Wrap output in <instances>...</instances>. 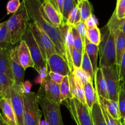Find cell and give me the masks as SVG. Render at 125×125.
Listing matches in <instances>:
<instances>
[{
    "mask_svg": "<svg viewBox=\"0 0 125 125\" xmlns=\"http://www.w3.org/2000/svg\"><path fill=\"white\" fill-rule=\"evenodd\" d=\"M47 67L49 72H55L63 76H68L72 72L65 60L57 53L52 54L49 57Z\"/></svg>",
    "mask_w": 125,
    "mask_h": 125,
    "instance_id": "cell-12",
    "label": "cell"
},
{
    "mask_svg": "<svg viewBox=\"0 0 125 125\" xmlns=\"http://www.w3.org/2000/svg\"><path fill=\"white\" fill-rule=\"evenodd\" d=\"M12 48L0 49V73L13 79L10 62V50Z\"/></svg>",
    "mask_w": 125,
    "mask_h": 125,
    "instance_id": "cell-17",
    "label": "cell"
},
{
    "mask_svg": "<svg viewBox=\"0 0 125 125\" xmlns=\"http://www.w3.org/2000/svg\"><path fill=\"white\" fill-rule=\"evenodd\" d=\"M70 87V92L73 98L79 100L81 103L86 105L84 85L74 72H71L68 75Z\"/></svg>",
    "mask_w": 125,
    "mask_h": 125,
    "instance_id": "cell-15",
    "label": "cell"
},
{
    "mask_svg": "<svg viewBox=\"0 0 125 125\" xmlns=\"http://www.w3.org/2000/svg\"><path fill=\"white\" fill-rule=\"evenodd\" d=\"M81 21V15L80 8L79 5L78 4L70 13L66 23L72 26H76Z\"/></svg>",
    "mask_w": 125,
    "mask_h": 125,
    "instance_id": "cell-30",
    "label": "cell"
},
{
    "mask_svg": "<svg viewBox=\"0 0 125 125\" xmlns=\"http://www.w3.org/2000/svg\"><path fill=\"white\" fill-rule=\"evenodd\" d=\"M60 92H61V100L62 104L66 100L72 99L73 98L70 92L68 76H65L62 82L60 84Z\"/></svg>",
    "mask_w": 125,
    "mask_h": 125,
    "instance_id": "cell-25",
    "label": "cell"
},
{
    "mask_svg": "<svg viewBox=\"0 0 125 125\" xmlns=\"http://www.w3.org/2000/svg\"><path fill=\"white\" fill-rule=\"evenodd\" d=\"M21 40L25 41L28 45L29 50L31 54L34 63L35 64V69L37 72L42 69L45 67L47 66V63L45 61L43 57L41 51L33 36L32 32L29 27L27 29L26 32L23 35Z\"/></svg>",
    "mask_w": 125,
    "mask_h": 125,
    "instance_id": "cell-8",
    "label": "cell"
},
{
    "mask_svg": "<svg viewBox=\"0 0 125 125\" xmlns=\"http://www.w3.org/2000/svg\"><path fill=\"white\" fill-rule=\"evenodd\" d=\"M21 4V2H20V0H9L6 6L7 14L15 13L19 9Z\"/></svg>",
    "mask_w": 125,
    "mask_h": 125,
    "instance_id": "cell-38",
    "label": "cell"
},
{
    "mask_svg": "<svg viewBox=\"0 0 125 125\" xmlns=\"http://www.w3.org/2000/svg\"><path fill=\"white\" fill-rule=\"evenodd\" d=\"M78 4L77 3L75 0H63L62 17H63L64 23H67V19H68V17L71 11Z\"/></svg>",
    "mask_w": 125,
    "mask_h": 125,
    "instance_id": "cell-33",
    "label": "cell"
},
{
    "mask_svg": "<svg viewBox=\"0 0 125 125\" xmlns=\"http://www.w3.org/2000/svg\"><path fill=\"white\" fill-rule=\"evenodd\" d=\"M38 101L42 109L44 119L50 125H63L60 104L51 102L42 95H38Z\"/></svg>",
    "mask_w": 125,
    "mask_h": 125,
    "instance_id": "cell-6",
    "label": "cell"
},
{
    "mask_svg": "<svg viewBox=\"0 0 125 125\" xmlns=\"http://www.w3.org/2000/svg\"><path fill=\"white\" fill-rule=\"evenodd\" d=\"M94 83L95 84V90L97 93L98 96L109 99V98L107 83H106V79L104 76L102 69L100 67L98 68L95 74Z\"/></svg>",
    "mask_w": 125,
    "mask_h": 125,
    "instance_id": "cell-18",
    "label": "cell"
},
{
    "mask_svg": "<svg viewBox=\"0 0 125 125\" xmlns=\"http://www.w3.org/2000/svg\"><path fill=\"white\" fill-rule=\"evenodd\" d=\"M11 44V37L9 31L6 26V21L0 30V49L10 48Z\"/></svg>",
    "mask_w": 125,
    "mask_h": 125,
    "instance_id": "cell-26",
    "label": "cell"
},
{
    "mask_svg": "<svg viewBox=\"0 0 125 125\" xmlns=\"http://www.w3.org/2000/svg\"><path fill=\"white\" fill-rule=\"evenodd\" d=\"M24 93L23 85L14 84L10 90V99L12 107L17 117L18 125H24L23 114H24Z\"/></svg>",
    "mask_w": 125,
    "mask_h": 125,
    "instance_id": "cell-9",
    "label": "cell"
},
{
    "mask_svg": "<svg viewBox=\"0 0 125 125\" xmlns=\"http://www.w3.org/2000/svg\"><path fill=\"white\" fill-rule=\"evenodd\" d=\"M100 106H101L102 112L103 114L105 120H106V123H107V125H122V120L115 119V118H114L113 117L108 113L107 110H106L102 105L100 104Z\"/></svg>",
    "mask_w": 125,
    "mask_h": 125,
    "instance_id": "cell-36",
    "label": "cell"
},
{
    "mask_svg": "<svg viewBox=\"0 0 125 125\" xmlns=\"http://www.w3.org/2000/svg\"><path fill=\"white\" fill-rule=\"evenodd\" d=\"M29 27L30 28L32 34L40 51H41L44 60L47 63L48 59L47 56H46V48H45V40H44L43 36L42 33L41 29L34 22H29Z\"/></svg>",
    "mask_w": 125,
    "mask_h": 125,
    "instance_id": "cell-19",
    "label": "cell"
},
{
    "mask_svg": "<svg viewBox=\"0 0 125 125\" xmlns=\"http://www.w3.org/2000/svg\"><path fill=\"white\" fill-rule=\"evenodd\" d=\"M85 24L86 28H92L94 27L97 26L98 25V21L96 17L94 15H92L91 16L89 17L85 21Z\"/></svg>",
    "mask_w": 125,
    "mask_h": 125,
    "instance_id": "cell-43",
    "label": "cell"
},
{
    "mask_svg": "<svg viewBox=\"0 0 125 125\" xmlns=\"http://www.w3.org/2000/svg\"><path fill=\"white\" fill-rule=\"evenodd\" d=\"M0 81L2 85L4 98H10V90L11 87L14 85V81L5 74H1V73H0Z\"/></svg>",
    "mask_w": 125,
    "mask_h": 125,
    "instance_id": "cell-28",
    "label": "cell"
},
{
    "mask_svg": "<svg viewBox=\"0 0 125 125\" xmlns=\"http://www.w3.org/2000/svg\"><path fill=\"white\" fill-rule=\"evenodd\" d=\"M121 20L114 12L107 24L102 28L101 41L99 45L100 68L117 65L116 39L120 31Z\"/></svg>",
    "mask_w": 125,
    "mask_h": 125,
    "instance_id": "cell-2",
    "label": "cell"
},
{
    "mask_svg": "<svg viewBox=\"0 0 125 125\" xmlns=\"http://www.w3.org/2000/svg\"><path fill=\"white\" fill-rule=\"evenodd\" d=\"M81 68L83 70L85 71L86 73H87L91 76L93 81L94 82L95 74H94V70H93L92 65L91 61H90L89 56H88V55L87 54V53L85 52H84V54H83V60H82L81 67Z\"/></svg>",
    "mask_w": 125,
    "mask_h": 125,
    "instance_id": "cell-32",
    "label": "cell"
},
{
    "mask_svg": "<svg viewBox=\"0 0 125 125\" xmlns=\"http://www.w3.org/2000/svg\"><path fill=\"white\" fill-rule=\"evenodd\" d=\"M40 9L45 19L56 28H60L64 23L62 14L48 0H45L42 2Z\"/></svg>",
    "mask_w": 125,
    "mask_h": 125,
    "instance_id": "cell-11",
    "label": "cell"
},
{
    "mask_svg": "<svg viewBox=\"0 0 125 125\" xmlns=\"http://www.w3.org/2000/svg\"><path fill=\"white\" fill-rule=\"evenodd\" d=\"M114 12L118 19L122 20L125 18V0H118V1H117L116 9Z\"/></svg>",
    "mask_w": 125,
    "mask_h": 125,
    "instance_id": "cell-39",
    "label": "cell"
},
{
    "mask_svg": "<svg viewBox=\"0 0 125 125\" xmlns=\"http://www.w3.org/2000/svg\"><path fill=\"white\" fill-rule=\"evenodd\" d=\"M119 74V80L120 85L125 82V52L122 57L120 65L118 69Z\"/></svg>",
    "mask_w": 125,
    "mask_h": 125,
    "instance_id": "cell-40",
    "label": "cell"
},
{
    "mask_svg": "<svg viewBox=\"0 0 125 125\" xmlns=\"http://www.w3.org/2000/svg\"><path fill=\"white\" fill-rule=\"evenodd\" d=\"M17 46H18V60L23 68L25 70L29 67L35 68V64L32 59L29 48L25 41L21 40L20 42L19 45Z\"/></svg>",
    "mask_w": 125,
    "mask_h": 125,
    "instance_id": "cell-16",
    "label": "cell"
},
{
    "mask_svg": "<svg viewBox=\"0 0 125 125\" xmlns=\"http://www.w3.org/2000/svg\"><path fill=\"white\" fill-rule=\"evenodd\" d=\"M91 112L94 125H107L104 117L98 100L94 104Z\"/></svg>",
    "mask_w": 125,
    "mask_h": 125,
    "instance_id": "cell-24",
    "label": "cell"
},
{
    "mask_svg": "<svg viewBox=\"0 0 125 125\" xmlns=\"http://www.w3.org/2000/svg\"><path fill=\"white\" fill-rule=\"evenodd\" d=\"M29 18L25 3L22 1L19 9L6 21V26L10 34L11 44L20 42L29 28Z\"/></svg>",
    "mask_w": 125,
    "mask_h": 125,
    "instance_id": "cell-3",
    "label": "cell"
},
{
    "mask_svg": "<svg viewBox=\"0 0 125 125\" xmlns=\"http://www.w3.org/2000/svg\"><path fill=\"white\" fill-rule=\"evenodd\" d=\"M40 125H50L47 122H46V120H45V119L43 120L40 121Z\"/></svg>",
    "mask_w": 125,
    "mask_h": 125,
    "instance_id": "cell-48",
    "label": "cell"
},
{
    "mask_svg": "<svg viewBox=\"0 0 125 125\" xmlns=\"http://www.w3.org/2000/svg\"><path fill=\"white\" fill-rule=\"evenodd\" d=\"M51 4L62 14H63V0H48Z\"/></svg>",
    "mask_w": 125,
    "mask_h": 125,
    "instance_id": "cell-44",
    "label": "cell"
},
{
    "mask_svg": "<svg viewBox=\"0 0 125 125\" xmlns=\"http://www.w3.org/2000/svg\"><path fill=\"white\" fill-rule=\"evenodd\" d=\"M122 120V125H125V119H121Z\"/></svg>",
    "mask_w": 125,
    "mask_h": 125,
    "instance_id": "cell-50",
    "label": "cell"
},
{
    "mask_svg": "<svg viewBox=\"0 0 125 125\" xmlns=\"http://www.w3.org/2000/svg\"><path fill=\"white\" fill-rule=\"evenodd\" d=\"M24 2L29 21L34 22L46 32L54 43L57 53L61 55L68 63L67 50L61 26L56 28L50 24L43 15L40 7V0H22Z\"/></svg>",
    "mask_w": 125,
    "mask_h": 125,
    "instance_id": "cell-1",
    "label": "cell"
},
{
    "mask_svg": "<svg viewBox=\"0 0 125 125\" xmlns=\"http://www.w3.org/2000/svg\"><path fill=\"white\" fill-rule=\"evenodd\" d=\"M48 76L50 78V79L54 81V83H56V84H61V83L63 81V78L65 76L61 75V74H59L57 73H55V72H50L48 73Z\"/></svg>",
    "mask_w": 125,
    "mask_h": 125,
    "instance_id": "cell-42",
    "label": "cell"
},
{
    "mask_svg": "<svg viewBox=\"0 0 125 125\" xmlns=\"http://www.w3.org/2000/svg\"><path fill=\"white\" fill-rule=\"evenodd\" d=\"M0 125H8L7 123H5L4 121L2 119L1 116H0Z\"/></svg>",
    "mask_w": 125,
    "mask_h": 125,
    "instance_id": "cell-49",
    "label": "cell"
},
{
    "mask_svg": "<svg viewBox=\"0 0 125 125\" xmlns=\"http://www.w3.org/2000/svg\"><path fill=\"white\" fill-rule=\"evenodd\" d=\"M75 27L76 29H77L78 32H79V34L81 35L83 40V43L85 44V37H86V27H85V24L84 22L81 21L80 23H78Z\"/></svg>",
    "mask_w": 125,
    "mask_h": 125,
    "instance_id": "cell-41",
    "label": "cell"
},
{
    "mask_svg": "<svg viewBox=\"0 0 125 125\" xmlns=\"http://www.w3.org/2000/svg\"><path fill=\"white\" fill-rule=\"evenodd\" d=\"M10 62L15 84L18 85H23L25 70L23 68L18 60V46L11 49Z\"/></svg>",
    "mask_w": 125,
    "mask_h": 125,
    "instance_id": "cell-13",
    "label": "cell"
},
{
    "mask_svg": "<svg viewBox=\"0 0 125 125\" xmlns=\"http://www.w3.org/2000/svg\"><path fill=\"white\" fill-rule=\"evenodd\" d=\"M73 72H74V74L80 79L83 85L90 81H92L94 83L91 76L85 71L83 70L81 68H74V70Z\"/></svg>",
    "mask_w": 125,
    "mask_h": 125,
    "instance_id": "cell-35",
    "label": "cell"
},
{
    "mask_svg": "<svg viewBox=\"0 0 125 125\" xmlns=\"http://www.w3.org/2000/svg\"><path fill=\"white\" fill-rule=\"evenodd\" d=\"M43 1H45V0H43Z\"/></svg>",
    "mask_w": 125,
    "mask_h": 125,
    "instance_id": "cell-56",
    "label": "cell"
},
{
    "mask_svg": "<svg viewBox=\"0 0 125 125\" xmlns=\"http://www.w3.org/2000/svg\"><path fill=\"white\" fill-rule=\"evenodd\" d=\"M85 52L89 56L92 65L94 74H95L98 70V56L99 53V46L90 42L86 37L85 40Z\"/></svg>",
    "mask_w": 125,
    "mask_h": 125,
    "instance_id": "cell-21",
    "label": "cell"
},
{
    "mask_svg": "<svg viewBox=\"0 0 125 125\" xmlns=\"http://www.w3.org/2000/svg\"><path fill=\"white\" fill-rule=\"evenodd\" d=\"M32 88V83L29 81H24L23 84V91L24 94H28L31 92Z\"/></svg>",
    "mask_w": 125,
    "mask_h": 125,
    "instance_id": "cell-45",
    "label": "cell"
},
{
    "mask_svg": "<svg viewBox=\"0 0 125 125\" xmlns=\"http://www.w3.org/2000/svg\"><path fill=\"white\" fill-rule=\"evenodd\" d=\"M101 68L107 83L109 98L118 102L120 84L117 65L111 67H102Z\"/></svg>",
    "mask_w": 125,
    "mask_h": 125,
    "instance_id": "cell-7",
    "label": "cell"
},
{
    "mask_svg": "<svg viewBox=\"0 0 125 125\" xmlns=\"http://www.w3.org/2000/svg\"><path fill=\"white\" fill-rule=\"evenodd\" d=\"M4 98L3 96V91H2V85H1V81H0V99Z\"/></svg>",
    "mask_w": 125,
    "mask_h": 125,
    "instance_id": "cell-47",
    "label": "cell"
},
{
    "mask_svg": "<svg viewBox=\"0 0 125 125\" xmlns=\"http://www.w3.org/2000/svg\"><path fill=\"white\" fill-rule=\"evenodd\" d=\"M0 116L8 125H18L17 117L11 103L10 99H0Z\"/></svg>",
    "mask_w": 125,
    "mask_h": 125,
    "instance_id": "cell-14",
    "label": "cell"
},
{
    "mask_svg": "<svg viewBox=\"0 0 125 125\" xmlns=\"http://www.w3.org/2000/svg\"><path fill=\"white\" fill-rule=\"evenodd\" d=\"M86 38L91 43L99 46L101 41V31L98 26L86 28Z\"/></svg>",
    "mask_w": 125,
    "mask_h": 125,
    "instance_id": "cell-27",
    "label": "cell"
},
{
    "mask_svg": "<svg viewBox=\"0 0 125 125\" xmlns=\"http://www.w3.org/2000/svg\"><path fill=\"white\" fill-rule=\"evenodd\" d=\"M122 85V87H123V89H124V90L125 91V82L124 83H123V84H122V85Z\"/></svg>",
    "mask_w": 125,
    "mask_h": 125,
    "instance_id": "cell-51",
    "label": "cell"
},
{
    "mask_svg": "<svg viewBox=\"0 0 125 125\" xmlns=\"http://www.w3.org/2000/svg\"><path fill=\"white\" fill-rule=\"evenodd\" d=\"M115 48L117 67L118 69L120 65L122 57L125 52V34H123L120 31L117 34Z\"/></svg>",
    "mask_w": 125,
    "mask_h": 125,
    "instance_id": "cell-23",
    "label": "cell"
},
{
    "mask_svg": "<svg viewBox=\"0 0 125 125\" xmlns=\"http://www.w3.org/2000/svg\"><path fill=\"white\" fill-rule=\"evenodd\" d=\"M117 1H118V0H117Z\"/></svg>",
    "mask_w": 125,
    "mask_h": 125,
    "instance_id": "cell-55",
    "label": "cell"
},
{
    "mask_svg": "<svg viewBox=\"0 0 125 125\" xmlns=\"http://www.w3.org/2000/svg\"><path fill=\"white\" fill-rule=\"evenodd\" d=\"M119 29L120 31H122L123 34H125V18L122 19Z\"/></svg>",
    "mask_w": 125,
    "mask_h": 125,
    "instance_id": "cell-46",
    "label": "cell"
},
{
    "mask_svg": "<svg viewBox=\"0 0 125 125\" xmlns=\"http://www.w3.org/2000/svg\"><path fill=\"white\" fill-rule=\"evenodd\" d=\"M83 56V54L79 52L78 50H77L76 48L73 49V52L71 54V57H72L74 68H81Z\"/></svg>",
    "mask_w": 125,
    "mask_h": 125,
    "instance_id": "cell-37",
    "label": "cell"
},
{
    "mask_svg": "<svg viewBox=\"0 0 125 125\" xmlns=\"http://www.w3.org/2000/svg\"></svg>",
    "mask_w": 125,
    "mask_h": 125,
    "instance_id": "cell-54",
    "label": "cell"
},
{
    "mask_svg": "<svg viewBox=\"0 0 125 125\" xmlns=\"http://www.w3.org/2000/svg\"><path fill=\"white\" fill-rule=\"evenodd\" d=\"M38 95H42L51 102L61 104L60 84L52 81L50 78L47 77L45 82L40 85L37 93Z\"/></svg>",
    "mask_w": 125,
    "mask_h": 125,
    "instance_id": "cell-10",
    "label": "cell"
},
{
    "mask_svg": "<svg viewBox=\"0 0 125 125\" xmlns=\"http://www.w3.org/2000/svg\"><path fill=\"white\" fill-rule=\"evenodd\" d=\"M80 8L81 21H85L92 15V7L89 0H83L81 3L78 4Z\"/></svg>",
    "mask_w": 125,
    "mask_h": 125,
    "instance_id": "cell-29",
    "label": "cell"
},
{
    "mask_svg": "<svg viewBox=\"0 0 125 125\" xmlns=\"http://www.w3.org/2000/svg\"><path fill=\"white\" fill-rule=\"evenodd\" d=\"M77 125H94L92 112L87 106L73 98L63 101Z\"/></svg>",
    "mask_w": 125,
    "mask_h": 125,
    "instance_id": "cell-5",
    "label": "cell"
},
{
    "mask_svg": "<svg viewBox=\"0 0 125 125\" xmlns=\"http://www.w3.org/2000/svg\"><path fill=\"white\" fill-rule=\"evenodd\" d=\"M118 104L121 115V119L122 118L123 119L125 117V91L122 85H120V89Z\"/></svg>",
    "mask_w": 125,
    "mask_h": 125,
    "instance_id": "cell-34",
    "label": "cell"
},
{
    "mask_svg": "<svg viewBox=\"0 0 125 125\" xmlns=\"http://www.w3.org/2000/svg\"><path fill=\"white\" fill-rule=\"evenodd\" d=\"M84 89L87 106L91 111L94 104L98 101V95L93 85V82L90 81L84 84Z\"/></svg>",
    "mask_w": 125,
    "mask_h": 125,
    "instance_id": "cell-22",
    "label": "cell"
},
{
    "mask_svg": "<svg viewBox=\"0 0 125 125\" xmlns=\"http://www.w3.org/2000/svg\"><path fill=\"white\" fill-rule=\"evenodd\" d=\"M98 100L101 105H102L108 112V113L115 119H121L119 107L118 102L105 98L102 96H98Z\"/></svg>",
    "mask_w": 125,
    "mask_h": 125,
    "instance_id": "cell-20",
    "label": "cell"
},
{
    "mask_svg": "<svg viewBox=\"0 0 125 125\" xmlns=\"http://www.w3.org/2000/svg\"><path fill=\"white\" fill-rule=\"evenodd\" d=\"M2 25H3V23H0V30H1V28H2Z\"/></svg>",
    "mask_w": 125,
    "mask_h": 125,
    "instance_id": "cell-52",
    "label": "cell"
},
{
    "mask_svg": "<svg viewBox=\"0 0 125 125\" xmlns=\"http://www.w3.org/2000/svg\"><path fill=\"white\" fill-rule=\"evenodd\" d=\"M122 119H123V118H122ZM123 119H125V118H123Z\"/></svg>",
    "mask_w": 125,
    "mask_h": 125,
    "instance_id": "cell-53",
    "label": "cell"
},
{
    "mask_svg": "<svg viewBox=\"0 0 125 125\" xmlns=\"http://www.w3.org/2000/svg\"><path fill=\"white\" fill-rule=\"evenodd\" d=\"M24 125H40L42 112L39 107L37 94L30 92L23 95Z\"/></svg>",
    "mask_w": 125,
    "mask_h": 125,
    "instance_id": "cell-4",
    "label": "cell"
},
{
    "mask_svg": "<svg viewBox=\"0 0 125 125\" xmlns=\"http://www.w3.org/2000/svg\"><path fill=\"white\" fill-rule=\"evenodd\" d=\"M72 32L73 35L74 48L78 50L82 54H84V52H85V44L83 43L81 36L79 34V32L77 31L75 27L72 26Z\"/></svg>",
    "mask_w": 125,
    "mask_h": 125,
    "instance_id": "cell-31",
    "label": "cell"
}]
</instances>
